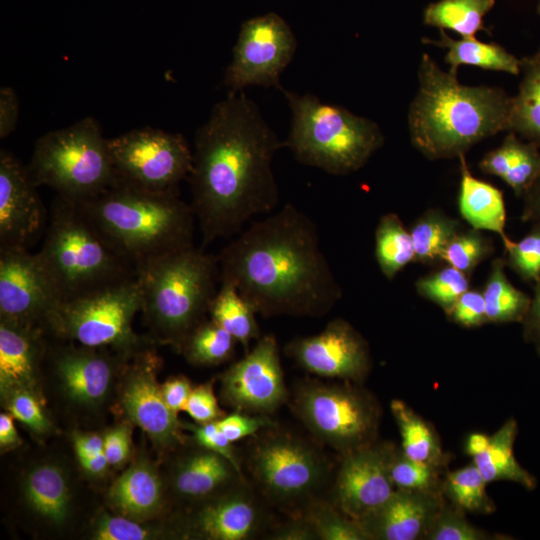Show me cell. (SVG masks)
<instances>
[{
	"mask_svg": "<svg viewBox=\"0 0 540 540\" xmlns=\"http://www.w3.org/2000/svg\"><path fill=\"white\" fill-rule=\"evenodd\" d=\"M285 147L245 93H228L211 109L194 138L188 176L203 245L240 233L259 214L279 203L272 169Z\"/></svg>",
	"mask_w": 540,
	"mask_h": 540,
	"instance_id": "1",
	"label": "cell"
},
{
	"mask_svg": "<svg viewBox=\"0 0 540 540\" xmlns=\"http://www.w3.org/2000/svg\"><path fill=\"white\" fill-rule=\"evenodd\" d=\"M217 257L219 283L264 317H319L343 295L316 223L290 203L242 230Z\"/></svg>",
	"mask_w": 540,
	"mask_h": 540,
	"instance_id": "2",
	"label": "cell"
},
{
	"mask_svg": "<svg viewBox=\"0 0 540 540\" xmlns=\"http://www.w3.org/2000/svg\"><path fill=\"white\" fill-rule=\"evenodd\" d=\"M456 76L422 55L408 129L413 146L432 160L459 157L481 140L509 130L511 97L500 88L463 85Z\"/></svg>",
	"mask_w": 540,
	"mask_h": 540,
	"instance_id": "3",
	"label": "cell"
},
{
	"mask_svg": "<svg viewBox=\"0 0 540 540\" xmlns=\"http://www.w3.org/2000/svg\"><path fill=\"white\" fill-rule=\"evenodd\" d=\"M78 204L136 268L194 245L195 215L178 191H153L115 177L104 191Z\"/></svg>",
	"mask_w": 540,
	"mask_h": 540,
	"instance_id": "4",
	"label": "cell"
},
{
	"mask_svg": "<svg viewBox=\"0 0 540 540\" xmlns=\"http://www.w3.org/2000/svg\"><path fill=\"white\" fill-rule=\"evenodd\" d=\"M36 255L59 302L137 275L135 265L111 244L80 204L57 195Z\"/></svg>",
	"mask_w": 540,
	"mask_h": 540,
	"instance_id": "5",
	"label": "cell"
},
{
	"mask_svg": "<svg viewBox=\"0 0 540 540\" xmlns=\"http://www.w3.org/2000/svg\"><path fill=\"white\" fill-rule=\"evenodd\" d=\"M136 270L147 322L162 341L180 349L218 291V257L193 245L143 262Z\"/></svg>",
	"mask_w": 540,
	"mask_h": 540,
	"instance_id": "6",
	"label": "cell"
},
{
	"mask_svg": "<svg viewBox=\"0 0 540 540\" xmlns=\"http://www.w3.org/2000/svg\"><path fill=\"white\" fill-rule=\"evenodd\" d=\"M281 91L292 113L285 147L300 163L347 175L362 168L383 145L384 136L372 120L323 103L310 93Z\"/></svg>",
	"mask_w": 540,
	"mask_h": 540,
	"instance_id": "7",
	"label": "cell"
},
{
	"mask_svg": "<svg viewBox=\"0 0 540 540\" xmlns=\"http://www.w3.org/2000/svg\"><path fill=\"white\" fill-rule=\"evenodd\" d=\"M26 168L37 187L75 203L95 197L116 177L108 139L92 116L40 136Z\"/></svg>",
	"mask_w": 540,
	"mask_h": 540,
	"instance_id": "8",
	"label": "cell"
},
{
	"mask_svg": "<svg viewBox=\"0 0 540 540\" xmlns=\"http://www.w3.org/2000/svg\"><path fill=\"white\" fill-rule=\"evenodd\" d=\"M141 307V289L136 275L59 302L48 314L44 327L58 338L92 348L113 347L125 355L139 344L132 324Z\"/></svg>",
	"mask_w": 540,
	"mask_h": 540,
	"instance_id": "9",
	"label": "cell"
},
{
	"mask_svg": "<svg viewBox=\"0 0 540 540\" xmlns=\"http://www.w3.org/2000/svg\"><path fill=\"white\" fill-rule=\"evenodd\" d=\"M353 384L307 380L297 387L291 404L316 438L342 454L375 442L380 420L376 400Z\"/></svg>",
	"mask_w": 540,
	"mask_h": 540,
	"instance_id": "10",
	"label": "cell"
},
{
	"mask_svg": "<svg viewBox=\"0 0 540 540\" xmlns=\"http://www.w3.org/2000/svg\"><path fill=\"white\" fill-rule=\"evenodd\" d=\"M273 427L250 448L251 475L269 501L287 505L305 500L325 480L326 463L308 442Z\"/></svg>",
	"mask_w": 540,
	"mask_h": 540,
	"instance_id": "11",
	"label": "cell"
},
{
	"mask_svg": "<svg viewBox=\"0 0 540 540\" xmlns=\"http://www.w3.org/2000/svg\"><path fill=\"white\" fill-rule=\"evenodd\" d=\"M116 178L153 191H178L193 153L180 133L145 126L108 139Z\"/></svg>",
	"mask_w": 540,
	"mask_h": 540,
	"instance_id": "12",
	"label": "cell"
},
{
	"mask_svg": "<svg viewBox=\"0 0 540 540\" xmlns=\"http://www.w3.org/2000/svg\"><path fill=\"white\" fill-rule=\"evenodd\" d=\"M296 48L297 39L280 15L269 12L244 21L223 85L229 93L242 92L253 85L281 90L280 76Z\"/></svg>",
	"mask_w": 540,
	"mask_h": 540,
	"instance_id": "13",
	"label": "cell"
},
{
	"mask_svg": "<svg viewBox=\"0 0 540 540\" xmlns=\"http://www.w3.org/2000/svg\"><path fill=\"white\" fill-rule=\"evenodd\" d=\"M221 383L224 401L236 411L268 415L281 407L288 391L276 338L269 334L259 338L221 375Z\"/></svg>",
	"mask_w": 540,
	"mask_h": 540,
	"instance_id": "14",
	"label": "cell"
},
{
	"mask_svg": "<svg viewBox=\"0 0 540 540\" xmlns=\"http://www.w3.org/2000/svg\"><path fill=\"white\" fill-rule=\"evenodd\" d=\"M284 350L301 368L322 378L359 383L371 368L366 340L341 318L318 334L293 339Z\"/></svg>",
	"mask_w": 540,
	"mask_h": 540,
	"instance_id": "15",
	"label": "cell"
},
{
	"mask_svg": "<svg viewBox=\"0 0 540 540\" xmlns=\"http://www.w3.org/2000/svg\"><path fill=\"white\" fill-rule=\"evenodd\" d=\"M59 303L36 253L0 249V319L44 326Z\"/></svg>",
	"mask_w": 540,
	"mask_h": 540,
	"instance_id": "16",
	"label": "cell"
},
{
	"mask_svg": "<svg viewBox=\"0 0 540 540\" xmlns=\"http://www.w3.org/2000/svg\"><path fill=\"white\" fill-rule=\"evenodd\" d=\"M394 446L375 442L342 454L335 484L334 505L359 520L395 491L389 472Z\"/></svg>",
	"mask_w": 540,
	"mask_h": 540,
	"instance_id": "17",
	"label": "cell"
},
{
	"mask_svg": "<svg viewBox=\"0 0 540 540\" xmlns=\"http://www.w3.org/2000/svg\"><path fill=\"white\" fill-rule=\"evenodd\" d=\"M27 168L10 151H0V249H28L48 217Z\"/></svg>",
	"mask_w": 540,
	"mask_h": 540,
	"instance_id": "18",
	"label": "cell"
},
{
	"mask_svg": "<svg viewBox=\"0 0 540 540\" xmlns=\"http://www.w3.org/2000/svg\"><path fill=\"white\" fill-rule=\"evenodd\" d=\"M155 366L156 357L151 353L138 357L128 373L121 404L128 418L158 446L169 447L182 440L180 422L165 402Z\"/></svg>",
	"mask_w": 540,
	"mask_h": 540,
	"instance_id": "19",
	"label": "cell"
},
{
	"mask_svg": "<svg viewBox=\"0 0 540 540\" xmlns=\"http://www.w3.org/2000/svg\"><path fill=\"white\" fill-rule=\"evenodd\" d=\"M265 525V514L244 480L209 499L192 515L188 535L209 540H247Z\"/></svg>",
	"mask_w": 540,
	"mask_h": 540,
	"instance_id": "20",
	"label": "cell"
},
{
	"mask_svg": "<svg viewBox=\"0 0 540 540\" xmlns=\"http://www.w3.org/2000/svg\"><path fill=\"white\" fill-rule=\"evenodd\" d=\"M442 491L396 488L378 508L357 520L368 540L424 539L444 506Z\"/></svg>",
	"mask_w": 540,
	"mask_h": 540,
	"instance_id": "21",
	"label": "cell"
},
{
	"mask_svg": "<svg viewBox=\"0 0 540 540\" xmlns=\"http://www.w3.org/2000/svg\"><path fill=\"white\" fill-rule=\"evenodd\" d=\"M101 348L67 347L55 356V368L68 396L83 405H96L106 397L114 360Z\"/></svg>",
	"mask_w": 540,
	"mask_h": 540,
	"instance_id": "22",
	"label": "cell"
},
{
	"mask_svg": "<svg viewBox=\"0 0 540 540\" xmlns=\"http://www.w3.org/2000/svg\"><path fill=\"white\" fill-rule=\"evenodd\" d=\"M0 387L6 397L18 389L34 390L42 354L41 328L0 319Z\"/></svg>",
	"mask_w": 540,
	"mask_h": 540,
	"instance_id": "23",
	"label": "cell"
},
{
	"mask_svg": "<svg viewBox=\"0 0 540 540\" xmlns=\"http://www.w3.org/2000/svg\"><path fill=\"white\" fill-rule=\"evenodd\" d=\"M241 480L243 475L225 457L204 448L178 463L173 486L183 498L202 500Z\"/></svg>",
	"mask_w": 540,
	"mask_h": 540,
	"instance_id": "24",
	"label": "cell"
},
{
	"mask_svg": "<svg viewBox=\"0 0 540 540\" xmlns=\"http://www.w3.org/2000/svg\"><path fill=\"white\" fill-rule=\"evenodd\" d=\"M461 179L459 211L476 230H488L500 236L505 249L512 243L505 232L506 209L502 192L476 178L469 170L464 154L459 157Z\"/></svg>",
	"mask_w": 540,
	"mask_h": 540,
	"instance_id": "25",
	"label": "cell"
},
{
	"mask_svg": "<svg viewBox=\"0 0 540 540\" xmlns=\"http://www.w3.org/2000/svg\"><path fill=\"white\" fill-rule=\"evenodd\" d=\"M482 172L501 178L517 196H523L540 177V151L509 131L503 143L480 161Z\"/></svg>",
	"mask_w": 540,
	"mask_h": 540,
	"instance_id": "26",
	"label": "cell"
},
{
	"mask_svg": "<svg viewBox=\"0 0 540 540\" xmlns=\"http://www.w3.org/2000/svg\"><path fill=\"white\" fill-rule=\"evenodd\" d=\"M162 483L154 467L145 460L131 465L111 486L108 499L121 515L145 519L162 505Z\"/></svg>",
	"mask_w": 540,
	"mask_h": 540,
	"instance_id": "27",
	"label": "cell"
},
{
	"mask_svg": "<svg viewBox=\"0 0 540 540\" xmlns=\"http://www.w3.org/2000/svg\"><path fill=\"white\" fill-rule=\"evenodd\" d=\"M517 432V422L510 418L490 436L487 447L473 457V463L487 483L506 480L532 490L536 487V478L517 462L514 455Z\"/></svg>",
	"mask_w": 540,
	"mask_h": 540,
	"instance_id": "28",
	"label": "cell"
},
{
	"mask_svg": "<svg viewBox=\"0 0 540 540\" xmlns=\"http://www.w3.org/2000/svg\"><path fill=\"white\" fill-rule=\"evenodd\" d=\"M440 35V40L423 39V41L446 49L445 62L450 65L449 72L454 75H457L461 65L513 75L521 73V60L496 43L482 42L475 37L454 40L442 29Z\"/></svg>",
	"mask_w": 540,
	"mask_h": 540,
	"instance_id": "29",
	"label": "cell"
},
{
	"mask_svg": "<svg viewBox=\"0 0 540 540\" xmlns=\"http://www.w3.org/2000/svg\"><path fill=\"white\" fill-rule=\"evenodd\" d=\"M520 60L523 77L517 94L511 97L508 132L540 146V47Z\"/></svg>",
	"mask_w": 540,
	"mask_h": 540,
	"instance_id": "30",
	"label": "cell"
},
{
	"mask_svg": "<svg viewBox=\"0 0 540 540\" xmlns=\"http://www.w3.org/2000/svg\"><path fill=\"white\" fill-rule=\"evenodd\" d=\"M30 506L44 518L62 523L69 511V488L63 471L53 464H42L30 471L24 484Z\"/></svg>",
	"mask_w": 540,
	"mask_h": 540,
	"instance_id": "31",
	"label": "cell"
},
{
	"mask_svg": "<svg viewBox=\"0 0 540 540\" xmlns=\"http://www.w3.org/2000/svg\"><path fill=\"white\" fill-rule=\"evenodd\" d=\"M390 407L400 432L401 451L413 460L443 467L447 458L431 424L401 400H393Z\"/></svg>",
	"mask_w": 540,
	"mask_h": 540,
	"instance_id": "32",
	"label": "cell"
},
{
	"mask_svg": "<svg viewBox=\"0 0 540 540\" xmlns=\"http://www.w3.org/2000/svg\"><path fill=\"white\" fill-rule=\"evenodd\" d=\"M208 313L210 319L241 343L246 352L250 342L260 338L255 309L229 283H220Z\"/></svg>",
	"mask_w": 540,
	"mask_h": 540,
	"instance_id": "33",
	"label": "cell"
},
{
	"mask_svg": "<svg viewBox=\"0 0 540 540\" xmlns=\"http://www.w3.org/2000/svg\"><path fill=\"white\" fill-rule=\"evenodd\" d=\"M505 264L500 258L493 261L482 291L487 322H522L531 304V297L508 280Z\"/></svg>",
	"mask_w": 540,
	"mask_h": 540,
	"instance_id": "34",
	"label": "cell"
},
{
	"mask_svg": "<svg viewBox=\"0 0 540 540\" xmlns=\"http://www.w3.org/2000/svg\"><path fill=\"white\" fill-rule=\"evenodd\" d=\"M495 0H439L424 10V24L448 29L462 38L475 37L485 30L483 17L493 8Z\"/></svg>",
	"mask_w": 540,
	"mask_h": 540,
	"instance_id": "35",
	"label": "cell"
},
{
	"mask_svg": "<svg viewBox=\"0 0 540 540\" xmlns=\"http://www.w3.org/2000/svg\"><path fill=\"white\" fill-rule=\"evenodd\" d=\"M375 257L382 274L389 280L410 262L415 261L411 233L394 213L381 216L377 224Z\"/></svg>",
	"mask_w": 540,
	"mask_h": 540,
	"instance_id": "36",
	"label": "cell"
},
{
	"mask_svg": "<svg viewBox=\"0 0 540 540\" xmlns=\"http://www.w3.org/2000/svg\"><path fill=\"white\" fill-rule=\"evenodd\" d=\"M237 340L214 321L203 320L184 339L180 350L195 365L224 363L234 354Z\"/></svg>",
	"mask_w": 540,
	"mask_h": 540,
	"instance_id": "37",
	"label": "cell"
},
{
	"mask_svg": "<svg viewBox=\"0 0 540 540\" xmlns=\"http://www.w3.org/2000/svg\"><path fill=\"white\" fill-rule=\"evenodd\" d=\"M459 232L457 221L441 211L431 209L425 212L410 230L415 262L433 263L442 260L447 246Z\"/></svg>",
	"mask_w": 540,
	"mask_h": 540,
	"instance_id": "38",
	"label": "cell"
},
{
	"mask_svg": "<svg viewBox=\"0 0 540 540\" xmlns=\"http://www.w3.org/2000/svg\"><path fill=\"white\" fill-rule=\"evenodd\" d=\"M486 480L472 462L448 473L443 480V494L452 505L463 512L489 514L495 511V503L486 491Z\"/></svg>",
	"mask_w": 540,
	"mask_h": 540,
	"instance_id": "39",
	"label": "cell"
},
{
	"mask_svg": "<svg viewBox=\"0 0 540 540\" xmlns=\"http://www.w3.org/2000/svg\"><path fill=\"white\" fill-rule=\"evenodd\" d=\"M303 517L319 540H368L357 520L323 500L308 502Z\"/></svg>",
	"mask_w": 540,
	"mask_h": 540,
	"instance_id": "40",
	"label": "cell"
},
{
	"mask_svg": "<svg viewBox=\"0 0 540 540\" xmlns=\"http://www.w3.org/2000/svg\"><path fill=\"white\" fill-rule=\"evenodd\" d=\"M442 467L407 457L394 447L389 464L391 480L396 488L442 491Z\"/></svg>",
	"mask_w": 540,
	"mask_h": 540,
	"instance_id": "41",
	"label": "cell"
},
{
	"mask_svg": "<svg viewBox=\"0 0 540 540\" xmlns=\"http://www.w3.org/2000/svg\"><path fill=\"white\" fill-rule=\"evenodd\" d=\"M469 289L468 275L448 265L416 282L418 294L449 313L457 299Z\"/></svg>",
	"mask_w": 540,
	"mask_h": 540,
	"instance_id": "42",
	"label": "cell"
},
{
	"mask_svg": "<svg viewBox=\"0 0 540 540\" xmlns=\"http://www.w3.org/2000/svg\"><path fill=\"white\" fill-rule=\"evenodd\" d=\"M492 251L491 243L479 230L459 232L447 246L442 260L470 275Z\"/></svg>",
	"mask_w": 540,
	"mask_h": 540,
	"instance_id": "43",
	"label": "cell"
},
{
	"mask_svg": "<svg viewBox=\"0 0 540 540\" xmlns=\"http://www.w3.org/2000/svg\"><path fill=\"white\" fill-rule=\"evenodd\" d=\"M464 512L444 504L425 535L427 540H487L490 535L471 524Z\"/></svg>",
	"mask_w": 540,
	"mask_h": 540,
	"instance_id": "44",
	"label": "cell"
},
{
	"mask_svg": "<svg viewBox=\"0 0 540 540\" xmlns=\"http://www.w3.org/2000/svg\"><path fill=\"white\" fill-rule=\"evenodd\" d=\"M506 263L523 280L540 281V223H534L531 231L518 242L506 248Z\"/></svg>",
	"mask_w": 540,
	"mask_h": 540,
	"instance_id": "45",
	"label": "cell"
},
{
	"mask_svg": "<svg viewBox=\"0 0 540 540\" xmlns=\"http://www.w3.org/2000/svg\"><path fill=\"white\" fill-rule=\"evenodd\" d=\"M5 398L10 414L32 431L41 434L49 429L50 422L33 390L18 389Z\"/></svg>",
	"mask_w": 540,
	"mask_h": 540,
	"instance_id": "46",
	"label": "cell"
},
{
	"mask_svg": "<svg viewBox=\"0 0 540 540\" xmlns=\"http://www.w3.org/2000/svg\"><path fill=\"white\" fill-rule=\"evenodd\" d=\"M150 528L126 516L101 514L94 526L93 538L97 540H143L153 536Z\"/></svg>",
	"mask_w": 540,
	"mask_h": 540,
	"instance_id": "47",
	"label": "cell"
},
{
	"mask_svg": "<svg viewBox=\"0 0 540 540\" xmlns=\"http://www.w3.org/2000/svg\"><path fill=\"white\" fill-rule=\"evenodd\" d=\"M226 437L233 443L275 426L265 414L236 411L216 421Z\"/></svg>",
	"mask_w": 540,
	"mask_h": 540,
	"instance_id": "48",
	"label": "cell"
},
{
	"mask_svg": "<svg viewBox=\"0 0 540 540\" xmlns=\"http://www.w3.org/2000/svg\"><path fill=\"white\" fill-rule=\"evenodd\" d=\"M447 315L466 328L483 325L487 322L483 292L468 289L457 299Z\"/></svg>",
	"mask_w": 540,
	"mask_h": 540,
	"instance_id": "49",
	"label": "cell"
},
{
	"mask_svg": "<svg viewBox=\"0 0 540 540\" xmlns=\"http://www.w3.org/2000/svg\"><path fill=\"white\" fill-rule=\"evenodd\" d=\"M184 411L198 424L218 421L224 416L214 395L212 383L192 389Z\"/></svg>",
	"mask_w": 540,
	"mask_h": 540,
	"instance_id": "50",
	"label": "cell"
},
{
	"mask_svg": "<svg viewBox=\"0 0 540 540\" xmlns=\"http://www.w3.org/2000/svg\"><path fill=\"white\" fill-rule=\"evenodd\" d=\"M190 429L201 447L225 457L242 474L241 464L232 442L226 437L216 421L198 424Z\"/></svg>",
	"mask_w": 540,
	"mask_h": 540,
	"instance_id": "51",
	"label": "cell"
},
{
	"mask_svg": "<svg viewBox=\"0 0 540 540\" xmlns=\"http://www.w3.org/2000/svg\"><path fill=\"white\" fill-rule=\"evenodd\" d=\"M104 438V453L112 466H120L126 462L131 449V429L121 425L109 430Z\"/></svg>",
	"mask_w": 540,
	"mask_h": 540,
	"instance_id": "52",
	"label": "cell"
},
{
	"mask_svg": "<svg viewBox=\"0 0 540 540\" xmlns=\"http://www.w3.org/2000/svg\"><path fill=\"white\" fill-rule=\"evenodd\" d=\"M19 119V100L9 86L0 89V139L7 138L16 129Z\"/></svg>",
	"mask_w": 540,
	"mask_h": 540,
	"instance_id": "53",
	"label": "cell"
},
{
	"mask_svg": "<svg viewBox=\"0 0 540 540\" xmlns=\"http://www.w3.org/2000/svg\"><path fill=\"white\" fill-rule=\"evenodd\" d=\"M192 389L190 381L184 376L171 377L161 385L166 404L176 414L184 411Z\"/></svg>",
	"mask_w": 540,
	"mask_h": 540,
	"instance_id": "54",
	"label": "cell"
},
{
	"mask_svg": "<svg viewBox=\"0 0 540 540\" xmlns=\"http://www.w3.org/2000/svg\"><path fill=\"white\" fill-rule=\"evenodd\" d=\"M275 540H314L318 539L315 531L302 516L298 519L290 520L274 529L268 536Z\"/></svg>",
	"mask_w": 540,
	"mask_h": 540,
	"instance_id": "55",
	"label": "cell"
},
{
	"mask_svg": "<svg viewBox=\"0 0 540 540\" xmlns=\"http://www.w3.org/2000/svg\"><path fill=\"white\" fill-rule=\"evenodd\" d=\"M522 323L526 341L533 343L540 354V281L536 282L534 296Z\"/></svg>",
	"mask_w": 540,
	"mask_h": 540,
	"instance_id": "56",
	"label": "cell"
},
{
	"mask_svg": "<svg viewBox=\"0 0 540 540\" xmlns=\"http://www.w3.org/2000/svg\"><path fill=\"white\" fill-rule=\"evenodd\" d=\"M73 443L79 462L104 452V438L97 434L75 433Z\"/></svg>",
	"mask_w": 540,
	"mask_h": 540,
	"instance_id": "57",
	"label": "cell"
},
{
	"mask_svg": "<svg viewBox=\"0 0 540 540\" xmlns=\"http://www.w3.org/2000/svg\"><path fill=\"white\" fill-rule=\"evenodd\" d=\"M524 209L522 220L540 223V177L524 195Z\"/></svg>",
	"mask_w": 540,
	"mask_h": 540,
	"instance_id": "58",
	"label": "cell"
},
{
	"mask_svg": "<svg viewBox=\"0 0 540 540\" xmlns=\"http://www.w3.org/2000/svg\"><path fill=\"white\" fill-rule=\"evenodd\" d=\"M11 414L1 413L0 415V445L1 448L15 446L20 442L17 430Z\"/></svg>",
	"mask_w": 540,
	"mask_h": 540,
	"instance_id": "59",
	"label": "cell"
},
{
	"mask_svg": "<svg viewBox=\"0 0 540 540\" xmlns=\"http://www.w3.org/2000/svg\"><path fill=\"white\" fill-rule=\"evenodd\" d=\"M490 436L475 432L471 433L465 443V451L470 457H475L481 453L488 445Z\"/></svg>",
	"mask_w": 540,
	"mask_h": 540,
	"instance_id": "60",
	"label": "cell"
},
{
	"mask_svg": "<svg viewBox=\"0 0 540 540\" xmlns=\"http://www.w3.org/2000/svg\"><path fill=\"white\" fill-rule=\"evenodd\" d=\"M85 471L92 475H100L110 465L104 452L92 456L80 462Z\"/></svg>",
	"mask_w": 540,
	"mask_h": 540,
	"instance_id": "61",
	"label": "cell"
},
{
	"mask_svg": "<svg viewBox=\"0 0 540 540\" xmlns=\"http://www.w3.org/2000/svg\"><path fill=\"white\" fill-rule=\"evenodd\" d=\"M537 12H538V14L540 15V0H539V2H538V5H537Z\"/></svg>",
	"mask_w": 540,
	"mask_h": 540,
	"instance_id": "62",
	"label": "cell"
}]
</instances>
